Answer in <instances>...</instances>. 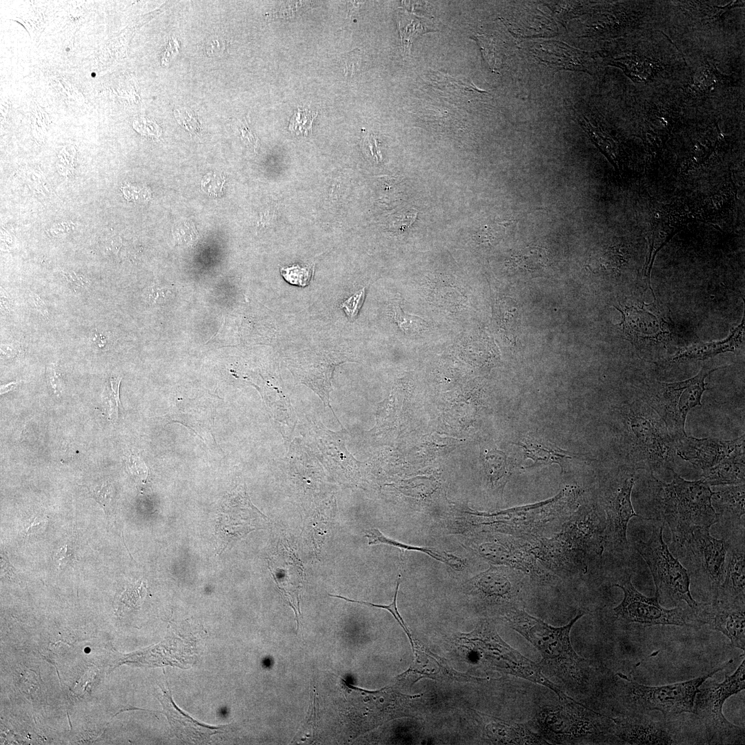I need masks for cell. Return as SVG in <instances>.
<instances>
[{
  "label": "cell",
  "mask_w": 745,
  "mask_h": 745,
  "mask_svg": "<svg viewBox=\"0 0 745 745\" xmlns=\"http://www.w3.org/2000/svg\"><path fill=\"white\" fill-rule=\"evenodd\" d=\"M671 481L664 483L652 475L650 485L654 515L666 524L675 546L682 547L697 528L709 529L718 522L711 504L713 491L703 479L688 481L673 468Z\"/></svg>",
  "instance_id": "obj_1"
},
{
  "label": "cell",
  "mask_w": 745,
  "mask_h": 745,
  "mask_svg": "<svg viewBox=\"0 0 745 745\" xmlns=\"http://www.w3.org/2000/svg\"><path fill=\"white\" fill-rule=\"evenodd\" d=\"M564 526L551 539H535L538 543L530 547L531 551L536 557L557 566L575 563L581 570L587 569L586 559L603 552L606 520L594 506H589L577 512Z\"/></svg>",
  "instance_id": "obj_2"
},
{
  "label": "cell",
  "mask_w": 745,
  "mask_h": 745,
  "mask_svg": "<svg viewBox=\"0 0 745 745\" xmlns=\"http://www.w3.org/2000/svg\"><path fill=\"white\" fill-rule=\"evenodd\" d=\"M731 659L712 672L683 682L663 686L639 684L618 674L613 688V696L623 708V714L648 713L661 711L664 717L683 713H694L696 693L700 685L715 673L733 663Z\"/></svg>",
  "instance_id": "obj_3"
},
{
  "label": "cell",
  "mask_w": 745,
  "mask_h": 745,
  "mask_svg": "<svg viewBox=\"0 0 745 745\" xmlns=\"http://www.w3.org/2000/svg\"><path fill=\"white\" fill-rule=\"evenodd\" d=\"M584 615L579 613L568 624L552 626L533 617L523 608L511 607L504 617L509 626L524 636L541 653L543 663L558 674H570L577 679L582 675L584 661L574 650L570 632L574 624Z\"/></svg>",
  "instance_id": "obj_4"
},
{
  "label": "cell",
  "mask_w": 745,
  "mask_h": 745,
  "mask_svg": "<svg viewBox=\"0 0 745 745\" xmlns=\"http://www.w3.org/2000/svg\"><path fill=\"white\" fill-rule=\"evenodd\" d=\"M744 675L745 659L734 673L726 674L721 683L708 682L707 679L700 685L695 697L693 714L703 725L709 742L744 743V728L728 722L722 712L726 700L744 690Z\"/></svg>",
  "instance_id": "obj_5"
},
{
  "label": "cell",
  "mask_w": 745,
  "mask_h": 745,
  "mask_svg": "<svg viewBox=\"0 0 745 745\" xmlns=\"http://www.w3.org/2000/svg\"><path fill=\"white\" fill-rule=\"evenodd\" d=\"M663 524L653 525L648 541H636L635 548L646 562L656 588L659 602L678 605L686 603L693 613L698 602L692 597L687 569L673 556L663 539Z\"/></svg>",
  "instance_id": "obj_6"
},
{
  "label": "cell",
  "mask_w": 745,
  "mask_h": 745,
  "mask_svg": "<svg viewBox=\"0 0 745 745\" xmlns=\"http://www.w3.org/2000/svg\"><path fill=\"white\" fill-rule=\"evenodd\" d=\"M626 414L636 461L651 470L673 468L675 442L659 415L640 401L628 405Z\"/></svg>",
  "instance_id": "obj_7"
},
{
  "label": "cell",
  "mask_w": 745,
  "mask_h": 745,
  "mask_svg": "<svg viewBox=\"0 0 745 745\" xmlns=\"http://www.w3.org/2000/svg\"><path fill=\"white\" fill-rule=\"evenodd\" d=\"M478 660L510 675L543 685L553 691L564 702L574 699L546 678L542 666L523 656L503 642L487 621L481 622L470 634Z\"/></svg>",
  "instance_id": "obj_8"
},
{
  "label": "cell",
  "mask_w": 745,
  "mask_h": 745,
  "mask_svg": "<svg viewBox=\"0 0 745 745\" xmlns=\"http://www.w3.org/2000/svg\"><path fill=\"white\" fill-rule=\"evenodd\" d=\"M571 504L570 493L562 492L550 500L481 517L478 525L493 526L509 534L533 540L566 517Z\"/></svg>",
  "instance_id": "obj_9"
},
{
  "label": "cell",
  "mask_w": 745,
  "mask_h": 745,
  "mask_svg": "<svg viewBox=\"0 0 745 745\" xmlns=\"http://www.w3.org/2000/svg\"><path fill=\"white\" fill-rule=\"evenodd\" d=\"M613 586L624 592L622 602L614 608L615 617L625 624H637L643 627L673 625L699 628L693 613L678 606L667 609L661 606L656 597H648L639 593L631 582L630 576Z\"/></svg>",
  "instance_id": "obj_10"
},
{
  "label": "cell",
  "mask_w": 745,
  "mask_h": 745,
  "mask_svg": "<svg viewBox=\"0 0 745 745\" xmlns=\"http://www.w3.org/2000/svg\"><path fill=\"white\" fill-rule=\"evenodd\" d=\"M728 542L713 537L709 529L697 528L684 542L691 573L708 589L714 599L725 573Z\"/></svg>",
  "instance_id": "obj_11"
},
{
  "label": "cell",
  "mask_w": 745,
  "mask_h": 745,
  "mask_svg": "<svg viewBox=\"0 0 745 745\" xmlns=\"http://www.w3.org/2000/svg\"><path fill=\"white\" fill-rule=\"evenodd\" d=\"M610 719L613 721L610 731L626 744H683L681 728L670 717L655 720L648 713H634Z\"/></svg>",
  "instance_id": "obj_12"
},
{
  "label": "cell",
  "mask_w": 745,
  "mask_h": 745,
  "mask_svg": "<svg viewBox=\"0 0 745 745\" xmlns=\"http://www.w3.org/2000/svg\"><path fill=\"white\" fill-rule=\"evenodd\" d=\"M477 550L490 563L519 570L534 580L547 582L552 579L551 575L539 566L530 546L519 542L513 539L483 542L477 546Z\"/></svg>",
  "instance_id": "obj_13"
},
{
  "label": "cell",
  "mask_w": 745,
  "mask_h": 745,
  "mask_svg": "<svg viewBox=\"0 0 745 745\" xmlns=\"http://www.w3.org/2000/svg\"><path fill=\"white\" fill-rule=\"evenodd\" d=\"M745 606L719 599L698 603L693 612L699 626L707 624L730 640L731 646L745 650Z\"/></svg>",
  "instance_id": "obj_14"
},
{
  "label": "cell",
  "mask_w": 745,
  "mask_h": 745,
  "mask_svg": "<svg viewBox=\"0 0 745 745\" xmlns=\"http://www.w3.org/2000/svg\"><path fill=\"white\" fill-rule=\"evenodd\" d=\"M634 481L633 475H626L605 501V539L609 540L617 548L628 546L626 531L628 522L632 517L648 519L637 515L634 510L631 501Z\"/></svg>",
  "instance_id": "obj_15"
},
{
  "label": "cell",
  "mask_w": 745,
  "mask_h": 745,
  "mask_svg": "<svg viewBox=\"0 0 745 745\" xmlns=\"http://www.w3.org/2000/svg\"><path fill=\"white\" fill-rule=\"evenodd\" d=\"M676 454L697 468H711L731 455L736 449L744 446V434L730 440L717 438H695L685 436L674 440Z\"/></svg>",
  "instance_id": "obj_16"
},
{
  "label": "cell",
  "mask_w": 745,
  "mask_h": 745,
  "mask_svg": "<svg viewBox=\"0 0 745 745\" xmlns=\"http://www.w3.org/2000/svg\"><path fill=\"white\" fill-rule=\"evenodd\" d=\"M688 379L673 382H654L648 386L643 394V401L652 408L664 421L673 440L685 436V423L679 414L680 395Z\"/></svg>",
  "instance_id": "obj_17"
},
{
  "label": "cell",
  "mask_w": 745,
  "mask_h": 745,
  "mask_svg": "<svg viewBox=\"0 0 745 745\" xmlns=\"http://www.w3.org/2000/svg\"><path fill=\"white\" fill-rule=\"evenodd\" d=\"M622 315L619 324L626 339L637 345L658 341L668 333L666 321L651 310L650 305L619 304L615 306Z\"/></svg>",
  "instance_id": "obj_18"
},
{
  "label": "cell",
  "mask_w": 745,
  "mask_h": 745,
  "mask_svg": "<svg viewBox=\"0 0 745 745\" xmlns=\"http://www.w3.org/2000/svg\"><path fill=\"white\" fill-rule=\"evenodd\" d=\"M159 686L163 695L159 696V700L176 737L186 742L205 744L212 741L211 736L225 731L224 726H212L201 724L183 713L175 704L170 688H166L161 684Z\"/></svg>",
  "instance_id": "obj_19"
},
{
  "label": "cell",
  "mask_w": 745,
  "mask_h": 745,
  "mask_svg": "<svg viewBox=\"0 0 745 745\" xmlns=\"http://www.w3.org/2000/svg\"><path fill=\"white\" fill-rule=\"evenodd\" d=\"M524 575L519 570L491 566L473 579V584L479 594L485 597L504 602L514 601L519 596Z\"/></svg>",
  "instance_id": "obj_20"
},
{
  "label": "cell",
  "mask_w": 745,
  "mask_h": 745,
  "mask_svg": "<svg viewBox=\"0 0 745 745\" xmlns=\"http://www.w3.org/2000/svg\"><path fill=\"white\" fill-rule=\"evenodd\" d=\"M728 542L724 577L714 599L745 606L744 534L737 542Z\"/></svg>",
  "instance_id": "obj_21"
},
{
  "label": "cell",
  "mask_w": 745,
  "mask_h": 745,
  "mask_svg": "<svg viewBox=\"0 0 745 745\" xmlns=\"http://www.w3.org/2000/svg\"><path fill=\"white\" fill-rule=\"evenodd\" d=\"M535 56L556 70L588 71L587 55L559 41H544L535 48Z\"/></svg>",
  "instance_id": "obj_22"
},
{
  "label": "cell",
  "mask_w": 745,
  "mask_h": 745,
  "mask_svg": "<svg viewBox=\"0 0 745 745\" xmlns=\"http://www.w3.org/2000/svg\"><path fill=\"white\" fill-rule=\"evenodd\" d=\"M744 335V317L724 339L711 342H699L682 348L670 357V360L673 361L704 360L720 353L733 352L742 344Z\"/></svg>",
  "instance_id": "obj_23"
},
{
  "label": "cell",
  "mask_w": 745,
  "mask_h": 745,
  "mask_svg": "<svg viewBox=\"0 0 745 745\" xmlns=\"http://www.w3.org/2000/svg\"><path fill=\"white\" fill-rule=\"evenodd\" d=\"M713 491L711 504L717 515L718 522L744 526V484L722 486Z\"/></svg>",
  "instance_id": "obj_24"
},
{
  "label": "cell",
  "mask_w": 745,
  "mask_h": 745,
  "mask_svg": "<svg viewBox=\"0 0 745 745\" xmlns=\"http://www.w3.org/2000/svg\"><path fill=\"white\" fill-rule=\"evenodd\" d=\"M540 723L550 732L556 734L570 735L577 732L579 735H599L602 730L599 724L593 719L579 717H573L564 708L545 709L541 713Z\"/></svg>",
  "instance_id": "obj_25"
},
{
  "label": "cell",
  "mask_w": 745,
  "mask_h": 745,
  "mask_svg": "<svg viewBox=\"0 0 745 745\" xmlns=\"http://www.w3.org/2000/svg\"><path fill=\"white\" fill-rule=\"evenodd\" d=\"M702 470V479L710 486L744 484V446L738 448L717 464Z\"/></svg>",
  "instance_id": "obj_26"
},
{
  "label": "cell",
  "mask_w": 745,
  "mask_h": 745,
  "mask_svg": "<svg viewBox=\"0 0 745 745\" xmlns=\"http://www.w3.org/2000/svg\"><path fill=\"white\" fill-rule=\"evenodd\" d=\"M519 445L522 446L525 457L531 459L535 464H557L562 471L565 470L566 463L576 457L575 455L541 439L527 437Z\"/></svg>",
  "instance_id": "obj_27"
},
{
  "label": "cell",
  "mask_w": 745,
  "mask_h": 745,
  "mask_svg": "<svg viewBox=\"0 0 745 745\" xmlns=\"http://www.w3.org/2000/svg\"><path fill=\"white\" fill-rule=\"evenodd\" d=\"M187 404H177V412L175 413L177 417L174 419L179 421L185 426L190 427L192 431L198 434L201 439L209 434L213 424V406L212 404L203 402H186Z\"/></svg>",
  "instance_id": "obj_28"
},
{
  "label": "cell",
  "mask_w": 745,
  "mask_h": 745,
  "mask_svg": "<svg viewBox=\"0 0 745 745\" xmlns=\"http://www.w3.org/2000/svg\"><path fill=\"white\" fill-rule=\"evenodd\" d=\"M365 536L368 539V545L384 544L408 551L413 550L421 552L437 561L446 564L451 568L457 570L463 568L465 565L464 560L459 558L458 557H456L454 555L446 553H441L437 550H434L427 548L413 546L395 541L393 539H390L384 536L377 528H372L369 530L368 532H366Z\"/></svg>",
  "instance_id": "obj_29"
},
{
  "label": "cell",
  "mask_w": 745,
  "mask_h": 745,
  "mask_svg": "<svg viewBox=\"0 0 745 745\" xmlns=\"http://www.w3.org/2000/svg\"><path fill=\"white\" fill-rule=\"evenodd\" d=\"M724 367L709 368L704 366L697 375L688 379V384L680 395L678 404L679 417L684 423L686 422L689 411L702 404L701 400L705 390L706 377L714 371Z\"/></svg>",
  "instance_id": "obj_30"
},
{
  "label": "cell",
  "mask_w": 745,
  "mask_h": 745,
  "mask_svg": "<svg viewBox=\"0 0 745 745\" xmlns=\"http://www.w3.org/2000/svg\"><path fill=\"white\" fill-rule=\"evenodd\" d=\"M484 468L490 482L494 486L503 488L510 475L506 457L501 451L492 450L486 453Z\"/></svg>",
  "instance_id": "obj_31"
},
{
  "label": "cell",
  "mask_w": 745,
  "mask_h": 745,
  "mask_svg": "<svg viewBox=\"0 0 745 745\" xmlns=\"http://www.w3.org/2000/svg\"><path fill=\"white\" fill-rule=\"evenodd\" d=\"M546 262V252L542 247H529L522 250L513 257L516 266L526 269L542 267Z\"/></svg>",
  "instance_id": "obj_32"
},
{
  "label": "cell",
  "mask_w": 745,
  "mask_h": 745,
  "mask_svg": "<svg viewBox=\"0 0 745 745\" xmlns=\"http://www.w3.org/2000/svg\"><path fill=\"white\" fill-rule=\"evenodd\" d=\"M280 272L289 284L304 287L310 284L312 278L314 266L300 267L298 264L292 265L290 267H282Z\"/></svg>",
  "instance_id": "obj_33"
},
{
  "label": "cell",
  "mask_w": 745,
  "mask_h": 745,
  "mask_svg": "<svg viewBox=\"0 0 745 745\" xmlns=\"http://www.w3.org/2000/svg\"><path fill=\"white\" fill-rule=\"evenodd\" d=\"M317 114V112L308 108H298L290 121V130L297 135L307 136L312 130V124Z\"/></svg>",
  "instance_id": "obj_34"
},
{
  "label": "cell",
  "mask_w": 745,
  "mask_h": 745,
  "mask_svg": "<svg viewBox=\"0 0 745 745\" xmlns=\"http://www.w3.org/2000/svg\"><path fill=\"white\" fill-rule=\"evenodd\" d=\"M545 5L564 27L570 19L577 17L582 12L581 4L575 1L553 2Z\"/></svg>",
  "instance_id": "obj_35"
},
{
  "label": "cell",
  "mask_w": 745,
  "mask_h": 745,
  "mask_svg": "<svg viewBox=\"0 0 745 745\" xmlns=\"http://www.w3.org/2000/svg\"><path fill=\"white\" fill-rule=\"evenodd\" d=\"M121 378L119 376L112 375L107 379L103 388V397L106 399L109 406L110 415L115 412L117 413L119 403V389Z\"/></svg>",
  "instance_id": "obj_36"
},
{
  "label": "cell",
  "mask_w": 745,
  "mask_h": 745,
  "mask_svg": "<svg viewBox=\"0 0 745 745\" xmlns=\"http://www.w3.org/2000/svg\"><path fill=\"white\" fill-rule=\"evenodd\" d=\"M399 584H400V581H399V578L397 579V584H396V588H395L393 601L389 605L375 604L370 603V602H367L350 599L345 597L344 596L337 595L328 594V595L330 596V597H332L339 598V599H344V600H345L346 602H349L359 603V604H364V605H366V606H370L376 607V608H379L386 609V610H388L394 616V617L396 619V620L398 622V623L401 625V626L404 629V630L410 636V634L408 632V630L406 629V625H405V624H404V622L403 621V619L401 618V615H399V613L398 612V610H397V597Z\"/></svg>",
  "instance_id": "obj_37"
},
{
  "label": "cell",
  "mask_w": 745,
  "mask_h": 745,
  "mask_svg": "<svg viewBox=\"0 0 745 745\" xmlns=\"http://www.w3.org/2000/svg\"><path fill=\"white\" fill-rule=\"evenodd\" d=\"M395 318L399 325L404 331L410 328H419L424 326L426 322L423 319L405 313L399 305L394 307Z\"/></svg>",
  "instance_id": "obj_38"
},
{
  "label": "cell",
  "mask_w": 745,
  "mask_h": 745,
  "mask_svg": "<svg viewBox=\"0 0 745 745\" xmlns=\"http://www.w3.org/2000/svg\"><path fill=\"white\" fill-rule=\"evenodd\" d=\"M365 297V288L359 290L346 299L341 305L350 319H354L357 315Z\"/></svg>",
  "instance_id": "obj_39"
},
{
  "label": "cell",
  "mask_w": 745,
  "mask_h": 745,
  "mask_svg": "<svg viewBox=\"0 0 745 745\" xmlns=\"http://www.w3.org/2000/svg\"><path fill=\"white\" fill-rule=\"evenodd\" d=\"M61 274L65 280L75 291L86 290L91 286L90 280L81 273L72 270H63Z\"/></svg>",
  "instance_id": "obj_40"
},
{
  "label": "cell",
  "mask_w": 745,
  "mask_h": 745,
  "mask_svg": "<svg viewBox=\"0 0 745 745\" xmlns=\"http://www.w3.org/2000/svg\"><path fill=\"white\" fill-rule=\"evenodd\" d=\"M478 43L481 47L483 57L488 63L490 66L493 68L496 66V58L495 57V48L493 43L491 42L487 37H484L482 35L479 37Z\"/></svg>",
  "instance_id": "obj_41"
},
{
  "label": "cell",
  "mask_w": 745,
  "mask_h": 745,
  "mask_svg": "<svg viewBox=\"0 0 745 745\" xmlns=\"http://www.w3.org/2000/svg\"><path fill=\"white\" fill-rule=\"evenodd\" d=\"M46 376L54 393L58 395L62 383V375L55 364L46 366Z\"/></svg>",
  "instance_id": "obj_42"
},
{
  "label": "cell",
  "mask_w": 745,
  "mask_h": 745,
  "mask_svg": "<svg viewBox=\"0 0 745 745\" xmlns=\"http://www.w3.org/2000/svg\"><path fill=\"white\" fill-rule=\"evenodd\" d=\"M346 74H353L360 65L361 59L359 50L356 49L346 54L344 57Z\"/></svg>",
  "instance_id": "obj_43"
},
{
  "label": "cell",
  "mask_w": 745,
  "mask_h": 745,
  "mask_svg": "<svg viewBox=\"0 0 745 745\" xmlns=\"http://www.w3.org/2000/svg\"><path fill=\"white\" fill-rule=\"evenodd\" d=\"M192 226H180L176 229L175 235L180 244L190 243L196 238V233Z\"/></svg>",
  "instance_id": "obj_44"
},
{
  "label": "cell",
  "mask_w": 745,
  "mask_h": 745,
  "mask_svg": "<svg viewBox=\"0 0 745 745\" xmlns=\"http://www.w3.org/2000/svg\"><path fill=\"white\" fill-rule=\"evenodd\" d=\"M30 297L31 301L37 309V310L46 319H49L50 312L48 308L43 300L36 293L30 292Z\"/></svg>",
  "instance_id": "obj_45"
},
{
  "label": "cell",
  "mask_w": 745,
  "mask_h": 745,
  "mask_svg": "<svg viewBox=\"0 0 745 745\" xmlns=\"http://www.w3.org/2000/svg\"><path fill=\"white\" fill-rule=\"evenodd\" d=\"M21 352V346L19 344L8 343L1 344V356L6 359H14L19 355Z\"/></svg>",
  "instance_id": "obj_46"
},
{
  "label": "cell",
  "mask_w": 745,
  "mask_h": 745,
  "mask_svg": "<svg viewBox=\"0 0 745 745\" xmlns=\"http://www.w3.org/2000/svg\"><path fill=\"white\" fill-rule=\"evenodd\" d=\"M206 48L208 54L218 55L223 51V41L217 38L212 39L206 43Z\"/></svg>",
  "instance_id": "obj_47"
},
{
  "label": "cell",
  "mask_w": 745,
  "mask_h": 745,
  "mask_svg": "<svg viewBox=\"0 0 745 745\" xmlns=\"http://www.w3.org/2000/svg\"><path fill=\"white\" fill-rule=\"evenodd\" d=\"M70 559V554L68 550V546L63 547L59 553L57 554L56 560L59 566L63 565L64 562H67Z\"/></svg>",
  "instance_id": "obj_48"
},
{
  "label": "cell",
  "mask_w": 745,
  "mask_h": 745,
  "mask_svg": "<svg viewBox=\"0 0 745 745\" xmlns=\"http://www.w3.org/2000/svg\"><path fill=\"white\" fill-rule=\"evenodd\" d=\"M108 484L101 485V488L95 490V494L101 501H108Z\"/></svg>",
  "instance_id": "obj_49"
},
{
  "label": "cell",
  "mask_w": 745,
  "mask_h": 745,
  "mask_svg": "<svg viewBox=\"0 0 745 745\" xmlns=\"http://www.w3.org/2000/svg\"><path fill=\"white\" fill-rule=\"evenodd\" d=\"M1 307L3 312H8L10 309V300L6 295L5 292L2 290L1 292Z\"/></svg>",
  "instance_id": "obj_50"
},
{
  "label": "cell",
  "mask_w": 745,
  "mask_h": 745,
  "mask_svg": "<svg viewBox=\"0 0 745 745\" xmlns=\"http://www.w3.org/2000/svg\"><path fill=\"white\" fill-rule=\"evenodd\" d=\"M19 384H20V382H19V381H12V382H10V383H9V384H8L6 385L1 386V394L14 389Z\"/></svg>",
  "instance_id": "obj_51"
}]
</instances>
